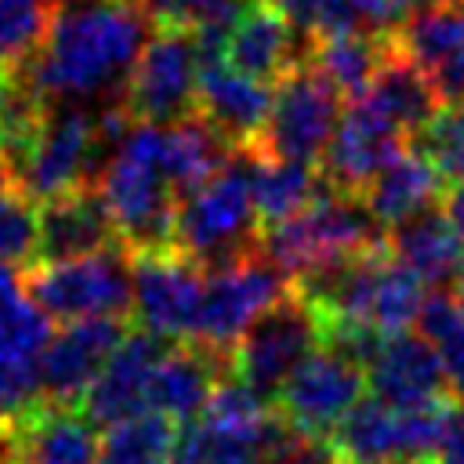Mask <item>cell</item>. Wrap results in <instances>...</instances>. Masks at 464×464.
<instances>
[{"label": "cell", "instance_id": "obj_1", "mask_svg": "<svg viewBox=\"0 0 464 464\" xmlns=\"http://www.w3.org/2000/svg\"><path fill=\"white\" fill-rule=\"evenodd\" d=\"M152 36L138 0H62L40 51L14 72L47 105L127 102L130 72Z\"/></svg>", "mask_w": 464, "mask_h": 464}, {"label": "cell", "instance_id": "obj_2", "mask_svg": "<svg viewBox=\"0 0 464 464\" xmlns=\"http://www.w3.org/2000/svg\"><path fill=\"white\" fill-rule=\"evenodd\" d=\"M94 188L102 192L116 236L130 254L174 246L181 196L163 167V123L134 120L120 145L105 156Z\"/></svg>", "mask_w": 464, "mask_h": 464}, {"label": "cell", "instance_id": "obj_3", "mask_svg": "<svg viewBox=\"0 0 464 464\" xmlns=\"http://www.w3.org/2000/svg\"><path fill=\"white\" fill-rule=\"evenodd\" d=\"M297 290L323 312L326 326H355L373 334L410 330L428 297V283L402 265L388 243L301 279Z\"/></svg>", "mask_w": 464, "mask_h": 464}, {"label": "cell", "instance_id": "obj_4", "mask_svg": "<svg viewBox=\"0 0 464 464\" xmlns=\"http://www.w3.org/2000/svg\"><path fill=\"white\" fill-rule=\"evenodd\" d=\"M384 243V225L370 214L366 199L359 192L334 188L330 181L301 214L261 228V250L290 283L337 268Z\"/></svg>", "mask_w": 464, "mask_h": 464}, {"label": "cell", "instance_id": "obj_5", "mask_svg": "<svg viewBox=\"0 0 464 464\" xmlns=\"http://www.w3.org/2000/svg\"><path fill=\"white\" fill-rule=\"evenodd\" d=\"M254 145H236L228 163L178 203L174 246L196 257L203 268L225 265L261 246V218L254 203Z\"/></svg>", "mask_w": 464, "mask_h": 464}, {"label": "cell", "instance_id": "obj_6", "mask_svg": "<svg viewBox=\"0 0 464 464\" xmlns=\"http://www.w3.org/2000/svg\"><path fill=\"white\" fill-rule=\"evenodd\" d=\"M453 402L395 406L362 395L334 428L330 446L341 464H435Z\"/></svg>", "mask_w": 464, "mask_h": 464}, {"label": "cell", "instance_id": "obj_7", "mask_svg": "<svg viewBox=\"0 0 464 464\" xmlns=\"http://www.w3.org/2000/svg\"><path fill=\"white\" fill-rule=\"evenodd\" d=\"M102 156H109V149L98 134V109L51 105L33 138L7 160L14 170V185L29 199L47 203L69 188L87 185L91 174L102 170Z\"/></svg>", "mask_w": 464, "mask_h": 464}, {"label": "cell", "instance_id": "obj_8", "mask_svg": "<svg viewBox=\"0 0 464 464\" xmlns=\"http://www.w3.org/2000/svg\"><path fill=\"white\" fill-rule=\"evenodd\" d=\"M25 286L47 319L58 323L98 315L123 319L134 301V261L123 243L69 261H33Z\"/></svg>", "mask_w": 464, "mask_h": 464}, {"label": "cell", "instance_id": "obj_9", "mask_svg": "<svg viewBox=\"0 0 464 464\" xmlns=\"http://www.w3.org/2000/svg\"><path fill=\"white\" fill-rule=\"evenodd\" d=\"M323 341H326L323 312L294 286L246 326V334L239 337V344L228 355V366H232L236 381H243L261 399L276 402V395L290 381V373Z\"/></svg>", "mask_w": 464, "mask_h": 464}, {"label": "cell", "instance_id": "obj_10", "mask_svg": "<svg viewBox=\"0 0 464 464\" xmlns=\"http://www.w3.org/2000/svg\"><path fill=\"white\" fill-rule=\"evenodd\" d=\"M286 290H290V279L261 246L207 268V286H203V304H199V323L192 341L228 359L239 337L246 334V326L268 304H276Z\"/></svg>", "mask_w": 464, "mask_h": 464}, {"label": "cell", "instance_id": "obj_11", "mask_svg": "<svg viewBox=\"0 0 464 464\" xmlns=\"http://www.w3.org/2000/svg\"><path fill=\"white\" fill-rule=\"evenodd\" d=\"M337 120H341V91L304 62L276 83L257 149L276 160L315 163L323 160L337 130Z\"/></svg>", "mask_w": 464, "mask_h": 464}, {"label": "cell", "instance_id": "obj_12", "mask_svg": "<svg viewBox=\"0 0 464 464\" xmlns=\"http://www.w3.org/2000/svg\"><path fill=\"white\" fill-rule=\"evenodd\" d=\"M362 392H366V366L334 341H323L279 388L276 410L294 431L330 442L334 428L362 399Z\"/></svg>", "mask_w": 464, "mask_h": 464}, {"label": "cell", "instance_id": "obj_13", "mask_svg": "<svg viewBox=\"0 0 464 464\" xmlns=\"http://www.w3.org/2000/svg\"><path fill=\"white\" fill-rule=\"evenodd\" d=\"M134 301L130 312L141 330L163 341H192L207 286V268L178 246L130 254Z\"/></svg>", "mask_w": 464, "mask_h": 464}, {"label": "cell", "instance_id": "obj_14", "mask_svg": "<svg viewBox=\"0 0 464 464\" xmlns=\"http://www.w3.org/2000/svg\"><path fill=\"white\" fill-rule=\"evenodd\" d=\"M203 54L192 29H160L149 36L130 83H127V109L134 120L170 123L196 112V87H199Z\"/></svg>", "mask_w": 464, "mask_h": 464}, {"label": "cell", "instance_id": "obj_15", "mask_svg": "<svg viewBox=\"0 0 464 464\" xmlns=\"http://www.w3.org/2000/svg\"><path fill=\"white\" fill-rule=\"evenodd\" d=\"M127 337V323L112 315L98 319H76L65 323L58 334L47 337L36 377H40V402L47 406H80L83 392L105 366V359L120 348Z\"/></svg>", "mask_w": 464, "mask_h": 464}, {"label": "cell", "instance_id": "obj_16", "mask_svg": "<svg viewBox=\"0 0 464 464\" xmlns=\"http://www.w3.org/2000/svg\"><path fill=\"white\" fill-rule=\"evenodd\" d=\"M406 145V134L366 98H352L341 109L337 130L323 152V178L334 188L362 192L370 178Z\"/></svg>", "mask_w": 464, "mask_h": 464}, {"label": "cell", "instance_id": "obj_17", "mask_svg": "<svg viewBox=\"0 0 464 464\" xmlns=\"http://www.w3.org/2000/svg\"><path fill=\"white\" fill-rule=\"evenodd\" d=\"M174 341H163L149 330H127V337L120 341V348L105 359V366L98 370V377L91 381V388L80 399V413L91 424H120L127 417H138L149 410V381L156 362L163 359V352Z\"/></svg>", "mask_w": 464, "mask_h": 464}, {"label": "cell", "instance_id": "obj_18", "mask_svg": "<svg viewBox=\"0 0 464 464\" xmlns=\"http://www.w3.org/2000/svg\"><path fill=\"white\" fill-rule=\"evenodd\" d=\"M366 384L395 406L450 402V377L424 334H384L366 359Z\"/></svg>", "mask_w": 464, "mask_h": 464}, {"label": "cell", "instance_id": "obj_19", "mask_svg": "<svg viewBox=\"0 0 464 464\" xmlns=\"http://www.w3.org/2000/svg\"><path fill=\"white\" fill-rule=\"evenodd\" d=\"M315 36L297 29L290 18H283L272 4L254 0L246 14L236 22V29L225 40V62L261 83H279L286 72L308 62Z\"/></svg>", "mask_w": 464, "mask_h": 464}, {"label": "cell", "instance_id": "obj_20", "mask_svg": "<svg viewBox=\"0 0 464 464\" xmlns=\"http://www.w3.org/2000/svg\"><path fill=\"white\" fill-rule=\"evenodd\" d=\"M272 109L268 83L232 69L225 58H207L196 87V112L232 145H257Z\"/></svg>", "mask_w": 464, "mask_h": 464}, {"label": "cell", "instance_id": "obj_21", "mask_svg": "<svg viewBox=\"0 0 464 464\" xmlns=\"http://www.w3.org/2000/svg\"><path fill=\"white\" fill-rule=\"evenodd\" d=\"M112 243H120V236L98 188L80 185L44 203L36 261H69V257L98 254Z\"/></svg>", "mask_w": 464, "mask_h": 464}, {"label": "cell", "instance_id": "obj_22", "mask_svg": "<svg viewBox=\"0 0 464 464\" xmlns=\"http://www.w3.org/2000/svg\"><path fill=\"white\" fill-rule=\"evenodd\" d=\"M225 362L228 359L214 355L210 348H203L196 341H174L152 370L149 410L167 413L174 424H192L203 413L214 388L225 381L221 377Z\"/></svg>", "mask_w": 464, "mask_h": 464}, {"label": "cell", "instance_id": "obj_23", "mask_svg": "<svg viewBox=\"0 0 464 464\" xmlns=\"http://www.w3.org/2000/svg\"><path fill=\"white\" fill-rule=\"evenodd\" d=\"M442 192H446V181L435 174V167L428 163V156H424L417 145H413V149L402 145V149L370 178V185H366L359 196L366 199L370 214H373L384 228H392V225H399V221H406V218H413V214H420V210L439 207Z\"/></svg>", "mask_w": 464, "mask_h": 464}, {"label": "cell", "instance_id": "obj_24", "mask_svg": "<svg viewBox=\"0 0 464 464\" xmlns=\"http://www.w3.org/2000/svg\"><path fill=\"white\" fill-rule=\"evenodd\" d=\"M14 428L22 464H98L102 442L80 406L40 402L25 417H18Z\"/></svg>", "mask_w": 464, "mask_h": 464}, {"label": "cell", "instance_id": "obj_25", "mask_svg": "<svg viewBox=\"0 0 464 464\" xmlns=\"http://www.w3.org/2000/svg\"><path fill=\"white\" fill-rule=\"evenodd\" d=\"M460 232L453 228V221L446 218L442 207L420 210L399 225L388 228V250L410 265L428 286L442 290L446 283H453L457 272V254H460Z\"/></svg>", "mask_w": 464, "mask_h": 464}, {"label": "cell", "instance_id": "obj_26", "mask_svg": "<svg viewBox=\"0 0 464 464\" xmlns=\"http://www.w3.org/2000/svg\"><path fill=\"white\" fill-rule=\"evenodd\" d=\"M366 98L406 134L417 138L424 130V123L439 112V94L428 80V72L410 62L402 51H395V44L388 47V58L381 62Z\"/></svg>", "mask_w": 464, "mask_h": 464}, {"label": "cell", "instance_id": "obj_27", "mask_svg": "<svg viewBox=\"0 0 464 464\" xmlns=\"http://www.w3.org/2000/svg\"><path fill=\"white\" fill-rule=\"evenodd\" d=\"M392 40L362 33V29H344V33H330V36H315L308 65L326 76L341 94L359 98L370 91L381 62L388 58Z\"/></svg>", "mask_w": 464, "mask_h": 464}, {"label": "cell", "instance_id": "obj_28", "mask_svg": "<svg viewBox=\"0 0 464 464\" xmlns=\"http://www.w3.org/2000/svg\"><path fill=\"white\" fill-rule=\"evenodd\" d=\"M323 188H326V178H323V170H315V163L276 160V156H265L257 149V156H254V203H257L261 228L301 214Z\"/></svg>", "mask_w": 464, "mask_h": 464}, {"label": "cell", "instance_id": "obj_29", "mask_svg": "<svg viewBox=\"0 0 464 464\" xmlns=\"http://www.w3.org/2000/svg\"><path fill=\"white\" fill-rule=\"evenodd\" d=\"M395 51L417 62L424 72L442 58L464 51V0H431L410 14V22L392 36Z\"/></svg>", "mask_w": 464, "mask_h": 464}, {"label": "cell", "instance_id": "obj_30", "mask_svg": "<svg viewBox=\"0 0 464 464\" xmlns=\"http://www.w3.org/2000/svg\"><path fill=\"white\" fill-rule=\"evenodd\" d=\"M47 337L51 319L29 297L25 272H18V265H0V355L36 362Z\"/></svg>", "mask_w": 464, "mask_h": 464}, {"label": "cell", "instance_id": "obj_31", "mask_svg": "<svg viewBox=\"0 0 464 464\" xmlns=\"http://www.w3.org/2000/svg\"><path fill=\"white\" fill-rule=\"evenodd\" d=\"M178 431L181 424L156 410L109 424L98 450V464H170Z\"/></svg>", "mask_w": 464, "mask_h": 464}, {"label": "cell", "instance_id": "obj_32", "mask_svg": "<svg viewBox=\"0 0 464 464\" xmlns=\"http://www.w3.org/2000/svg\"><path fill=\"white\" fill-rule=\"evenodd\" d=\"M420 334L442 359L450 388L464 395V297L457 290H431L420 308Z\"/></svg>", "mask_w": 464, "mask_h": 464}, {"label": "cell", "instance_id": "obj_33", "mask_svg": "<svg viewBox=\"0 0 464 464\" xmlns=\"http://www.w3.org/2000/svg\"><path fill=\"white\" fill-rule=\"evenodd\" d=\"M62 0H0V69H14L40 51Z\"/></svg>", "mask_w": 464, "mask_h": 464}, {"label": "cell", "instance_id": "obj_34", "mask_svg": "<svg viewBox=\"0 0 464 464\" xmlns=\"http://www.w3.org/2000/svg\"><path fill=\"white\" fill-rule=\"evenodd\" d=\"M40 246V210L18 185L0 188V265H33Z\"/></svg>", "mask_w": 464, "mask_h": 464}, {"label": "cell", "instance_id": "obj_35", "mask_svg": "<svg viewBox=\"0 0 464 464\" xmlns=\"http://www.w3.org/2000/svg\"><path fill=\"white\" fill-rule=\"evenodd\" d=\"M417 149L428 156L435 174L453 185L464 178V105L439 109L417 134Z\"/></svg>", "mask_w": 464, "mask_h": 464}, {"label": "cell", "instance_id": "obj_36", "mask_svg": "<svg viewBox=\"0 0 464 464\" xmlns=\"http://www.w3.org/2000/svg\"><path fill=\"white\" fill-rule=\"evenodd\" d=\"M170 464H261V457L254 450L225 442L207 424L192 420V424H181L174 453H170Z\"/></svg>", "mask_w": 464, "mask_h": 464}, {"label": "cell", "instance_id": "obj_37", "mask_svg": "<svg viewBox=\"0 0 464 464\" xmlns=\"http://www.w3.org/2000/svg\"><path fill=\"white\" fill-rule=\"evenodd\" d=\"M265 4H272L283 18H290L308 36H330V33L355 29V14L348 0H265Z\"/></svg>", "mask_w": 464, "mask_h": 464}, {"label": "cell", "instance_id": "obj_38", "mask_svg": "<svg viewBox=\"0 0 464 464\" xmlns=\"http://www.w3.org/2000/svg\"><path fill=\"white\" fill-rule=\"evenodd\" d=\"M40 406V377L33 359L0 355V424H11Z\"/></svg>", "mask_w": 464, "mask_h": 464}, {"label": "cell", "instance_id": "obj_39", "mask_svg": "<svg viewBox=\"0 0 464 464\" xmlns=\"http://www.w3.org/2000/svg\"><path fill=\"white\" fill-rule=\"evenodd\" d=\"M348 4L355 14V29L384 40H392L410 22V14L424 7V0H348Z\"/></svg>", "mask_w": 464, "mask_h": 464}, {"label": "cell", "instance_id": "obj_40", "mask_svg": "<svg viewBox=\"0 0 464 464\" xmlns=\"http://www.w3.org/2000/svg\"><path fill=\"white\" fill-rule=\"evenodd\" d=\"M261 464H341L334 446L326 439H312V435H301V431H286L268 453Z\"/></svg>", "mask_w": 464, "mask_h": 464}, {"label": "cell", "instance_id": "obj_41", "mask_svg": "<svg viewBox=\"0 0 464 464\" xmlns=\"http://www.w3.org/2000/svg\"><path fill=\"white\" fill-rule=\"evenodd\" d=\"M435 464H464V413L460 410H453V417L446 424V435H442Z\"/></svg>", "mask_w": 464, "mask_h": 464}, {"label": "cell", "instance_id": "obj_42", "mask_svg": "<svg viewBox=\"0 0 464 464\" xmlns=\"http://www.w3.org/2000/svg\"><path fill=\"white\" fill-rule=\"evenodd\" d=\"M442 210H446V218L453 221V228L464 236V178L453 181V185L442 192Z\"/></svg>", "mask_w": 464, "mask_h": 464}, {"label": "cell", "instance_id": "obj_43", "mask_svg": "<svg viewBox=\"0 0 464 464\" xmlns=\"http://www.w3.org/2000/svg\"><path fill=\"white\" fill-rule=\"evenodd\" d=\"M0 464H22V457H18V428H14V420H11V424H0Z\"/></svg>", "mask_w": 464, "mask_h": 464}, {"label": "cell", "instance_id": "obj_44", "mask_svg": "<svg viewBox=\"0 0 464 464\" xmlns=\"http://www.w3.org/2000/svg\"><path fill=\"white\" fill-rule=\"evenodd\" d=\"M453 286H457V294L464 297V243H460V254H457V272H453Z\"/></svg>", "mask_w": 464, "mask_h": 464}, {"label": "cell", "instance_id": "obj_45", "mask_svg": "<svg viewBox=\"0 0 464 464\" xmlns=\"http://www.w3.org/2000/svg\"><path fill=\"white\" fill-rule=\"evenodd\" d=\"M4 80H7V69H0V91H4Z\"/></svg>", "mask_w": 464, "mask_h": 464}]
</instances>
